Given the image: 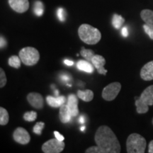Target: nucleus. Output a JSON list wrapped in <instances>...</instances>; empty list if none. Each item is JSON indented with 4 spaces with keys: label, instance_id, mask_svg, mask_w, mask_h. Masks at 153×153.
<instances>
[{
    "label": "nucleus",
    "instance_id": "a878e982",
    "mask_svg": "<svg viewBox=\"0 0 153 153\" xmlns=\"http://www.w3.org/2000/svg\"><path fill=\"white\" fill-rule=\"evenodd\" d=\"M44 126H45V123L43 122H38L34 126L33 128V132L36 135H41L42 133V131H43Z\"/></svg>",
    "mask_w": 153,
    "mask_h": 153
},
{
    "label": "nucleus",
    "instance_id": "bb28decb",
    "mask_svg": "<svg viewBox=\"0 0 153 153\" xmlns=\"http://www.w3.org/2000/svg\"><path fill=\"white\" fill-rule=\"evenodd\" d=\"M7 82V76H6L5 72L4 71L2 68H0V88L4 87Z\"/></svg>",
    "mask_w": 153,
    "mask_h": 153
},
{
    "label": "nucleus",
    "instance_id": "dca6fc26",
    "mask_svg": "<svg viewBox=\"0 0 153 153\" xmlns=\"http://www.w3.org/2000/svg\"><path fill=\"white\" fill-rule=\"evenodd\" d=\"M76 68L80 71L87 72V73H92L94 70L93 65L87 60H79L76 63Z\"/></svg>",
    "mask_w": 153,
    "mask_h": 153
},
{
    "label": "nucleus",
    "instance_id": "f8f14e48",
    "mask_svg": "<svg viewBox=\"0 0 153 153\" xmlns=\"http://www.w3.org/2000/svg\"><path fill=\"white\" fill-rule=\"evenodd\" d=\"M140 76L145 81L153 79V60L145 64L140 70Z\"/></svg>",
    "mask_w": 153,
    "mask_h": 153
},
{
    "label": "nucleus",
    "instance_id": "58836bf2",
    "mask_svg": "<svg viewBox=\"0 0 153 153\" xmlns=\"http://www.w3.org/2000/svg\"><path fill=\"white\" fill-rule=\"evenodd\" d=\"M80 130H81V131H85V126H82L81 128H80Z\"/></svg>",
    "mask_w": 153,
    "mask_h": 153
},
{
    "label": "nucleus",
    "instance_id": "1a4fd4ad",
    "mask_svg": "<svg viewBox=\"0 0 153 153\" xmlns=\"http://www.w3.org/2000/svg\"><path fill=\"white\" fill-rule=\"evenodd\" d=\"M9 6L18 13H24L29 8L28 0H9Z\"/></svg>",
    "mask_w": 153,
    "mask_h": 153
},
{
    "label": "nucleus",
    "instance_id": "393cba45",
    "mask_svg": "<svg viewBox=\"0 0 153 153\" xmlns=\"http://www.w3.org/2000/svg\"><path fill=\"white\" fill-rule=\"evenodd\" d=\"M37 118V113L35 111H28L25 113L24 115V118L26 121L33 122Z\"/></svg>",
    "mask_w": 153,
    "mask_h": 153
},
{
    "label": "nucleus",
    "instance_id": "4c0bfd02",
    "mask_svg": "<svg viewBox=\"0 0 153 153\" xmlns=\"http://www.w3.org/2000/svg\"><path fill=\"white\" fill-rule=\"evenodd\" d=\"M54 93H55V97H58V96H59V91H58V90H57V89H55Z\"/></svg>",
    "mask_w": 153,
    "mask_h": 153
},
{
    "label": "nucleus",
    "instance_id": "4468645a",
    "mask_svg": "<svg viewBox=\"0 0 153 153\" xmlns=\"http://www.w3.org/2000/svg\"><path fill=\"white\" fill-rule=\"evenodd\" d=\"M139 98L148 106H153V85L147 87L143 91Z\"/></svg>",
    "mask_w": 153,
    "mask_h": 153
},
{
    "label": "nucleus",
    "instance_id": "c756f323",
    "mask_svg": "<svg viewBox=\"0 0 153 153\" xmlns=\"http://www.w3.org/2000/svg\"><path fill=\"white\" fill-rule=\"evenodd\" d=\"M143 28H144L145 33L148 35L150 39L153 40V26H149V25L145 24L143 25Z\"/></svg>",
    "mask_w": 153,
    "mask_h": 153
},
{
    "label": "nucleus",
    "instance_id": "9b49d317",
    "mask_svg": "<svg viewBox=\"0 0 153 153\" xmlns=\"http://www.w3.org/2000/svg\"><path fill=\"white\" fill-rule=\"evenodd\" d=\"M67 105L70 110L72 117L77 116L79 114V108H78V99L76 95L70 94L67 99Z\"/></svg>",
    "mask_w": 153,
    "mask_h": 153
},
{
    "label": "nucleus",
    "instance_id": "c9c22d12",
    "mask_svg": "<svg viewBox=\"0 0 153 153\" xmlns=\"http://www.w3.org/2000/svg\"><path fill=\"white\" fill-rule=\"evenodd\" d=\"M64 63L66 65H68V66H72L74 65L73 61L68 60V59H65V60H64Z\"/></svg>",
    "mask_w": 153,
    "mask_h": 153
},
{
    "label": "nucleus",
    "instance_id": "72a5a7b5",
    "mask_svg": "<svg viewBox=\"0 0 153 153\" xmlns=\"http://www.w3.org/2000/svg\"><path fill=\"white\" fill-rule=\"evenodd\" d=\"M121 33H122V35H123V37H125V38L128 36L129 33H128V30L127 27H123V28H122Z\"/></svg>",
    "mask_w": 153,
    "mask_h": 153
},
{
    "label": "nucleus",
    "instance_id": "ea45409f",
    "mask_svg": "<svg viewBox=\"0 0 153 153\" xmlns=\"http://www.w3.org/2000/svg\"><path fill=\"white\" fill-rule=\"evenodd\" d=\"M152 125H153V118H152Z\"/></svg>",
    "mask_w": 153,
    "mask_h": 153
},
{
    "label": "nucleus",
    "instance_id": "f257e3e1",
    "mask_svg": "<svg viewBox=\"0 0 153 153\" xmlns=\"http://www.w3.org/2000/svg\"><path fill=\"white\" fill-rule=\"evenodd\" d=\"M94 140L102 153H119L120 145L112 130L107 126H101L96 132Z\"/></svg>",
    "mask_w": 153,
    "mask_h": 153
},
{
    "label": "nucleus",
    "instance_id": "f704fd0d",
    "mask_svg": "<svg viewBox=\"0 0 153 153\" xmlns=\"http://www.w3.org/2000/svg\"><path fill=\"white\" fill-rule=\"evenodd\" d=\"M148 152L153 153V140H151L148 145Z\"/></svg>",
    "mask_w": 153,
    "mask_h": 153
},
{
    "label": "nucleus",
    "instance_id": "423d86ee",
    "mask_svg": "<svg viewBox=\"0 0 153 153\" xmlns=\"http://www.w3.org/2000/svg\"><path fill=\"white\" fill-rule=\"evenodd\" d=\"M65 144L57 138L51 139L42 145V150L45 153H60L64 150Z\"/></svg>",
    "mask_w": 153,
    "mask_h": 153
},
{
    "label": "nucleus",
    "instance_id": "0eeeda50",
    "mask_svg": "<svg viewBox=\"0 0 153 153\" xmlns=\"http://www.w3.org/2000/svg\"><path fill=\"white\" fill-rule=\"evenodd\" d=\"M13 137L16 143L21 145H26L30 142V137L29 133L24 128L19 127L13 133Z\"/></svg>",
    "mask_w": 153,
    "mask_h": 153
},
{
    "label": "nucleus",
    "instance_id": "b1692460",
    "mask_svg": "<svg viewBox=\"0 0 153 153\" xmlns=\"http://www.w3.org/2000/svg\"><path fill=\"white\" fill-rule=\"evenodd\" d=\"M33 11L36 16H41L43 14L44 7H43V3H42L41 1H36L35 4H34Z\"/></svg>",
    "mask_w": 153,
    "mask_h": 153
},
{
    "label": "nucleus",
    "instance_id": "4be33fe9",
    "mask_svg": "<svg viewBox=\"0 0 153 153\" xmlns=\"http://www.w3.org/2000/svg\"><path fill=\"white\" fill-rule=\"evenodd\" d=\"M80 54L84 58L86 59L87 61L91 63V60H92L93 57L96 55L95 53L92 50L90 49H85V48H82L81 51H80Z\"/></svg>",
    "mask_w": 153,
    "mask_h": 153
},
{
    "label": "nucleus",
    "instance_id": "7ed1b4c3",
    "mask_svg": "<svg viewBox=\"0 0 153 153\" xmlns=\"http://www.w3.org/2000/svg\"><path fill=\"white\" fill-rule=\"evenodd\" d=\"M146 146V140L140 134L132 133L128 137L126 148L128 153H144Z\"/></svg>",
    "mask_w": 153,
    "mask_h": 153
},
{
    "label": "nucleus",
    "instance_id": "c85d7f7f",
    "mask_svg": "<svg viewBox=\"0 0 153 153\" xmlns=\"http://www.w3.org/2000/svg\"><path fill=\"white\" fill-rule=\"evenodd\" d=\"M60 79H61V81L63 82H65L66 85L69 86V87H71L72 85L69 84V82H70L72 81V77L70 76L69 74H66V73H62L60 75Z\"/></svg>",
    "mask_w": 153,
    "mask_h": 153
},
{
    "label": "nucleus",
    "instance_id": "e433bc0d",
    "mask_svg": "<svg viewBox=\"0 0 153 153\" xmlns=\"http://www.w3.org/2000/svg\"><path fill=\"white\" fill-rule=\"evenodd\" d=\"M78 121H79V123H85V116H84L83 115L80 116L79 118V119H78Z\"/></svg>",
    "mask_w": 153,
    "mask_h": 153
},
{
    "label": "nucleus",
    "instance_id": "f03ea898",
    "mask_svg": "<svg viewBox=\"0 0 153 153\" xmlns=\"http://www.w3.org/2000/svg\"><path fill=\"white\" fill-rule=\"evenodd\" d=\"M78 34L80 39L84 43L89 45H95L100 41L101 33L99 30L91 25L82 24L78 29Z\"/></svg>",
    "mask_w": 153,
    "mask_h": 153
},
{
    "label": "nucleus",
    "instance_id": "5701e85b",
    "mask_svg": "<svg viewBox=\"0 0 153 153\" xmlns=\"http://www.w3.org/2000/svg\"><path fill=\"white\" fill-rule=\"evenodd\" d=\"M21 59L19 56H16V55H12L9 58L8 63L9 65L12 67V68L19 69L21 67Z\"/></svg>",
    "mask_w": 153,
    "mask_h": 153
},
{
    "label": "nucleus",
    "instance_id": "2f4dec72",
    "mask_svg": "<svg viewBox=\"0 0 153 153\" xmlns=\"http://www.w3.org/2000/svg\"><path fill=\"white\" fill-rule=\"evenodd\" d=\"M54 133L55 138H57V140H60V141H63V140H64V139H65L64 136H63L62 135H61V134L59 133V132L54 131V133Z\"/></svg>",
    "mask_w": 153,
    "mask_h": 153
},
{
    "label": "nucleus",
    "instance_id": "a211bd4d",
    "mask_svg": "<svg viewBox=\"0 0 153 153\" xmlns=\"http://www.w3.org/2000/svg\"><path fill=\"white\" fill-rule=\"evenodd\" d=\"M77 97L82 101L89 102L91 101L94 99V92L91 90L87 89L85 91L78 90L77 91Z\"/></svg>",
    "mask_w": 153,
    "mask_h": 153
},
{
    "label": "nucleus",
    "instance_id": "6ab92c4d",
    "mask_svg": "<svg viewBox=\"0 0 153 153\" xmlns=\"http://www.w3.org/2000/svg\"><path fill=\"white\" fill-rule=\"evenodd\" d=\"M135 106H136L137 112L140 114H145V113L148 112L149 110L148 105L145 104L143 101H141L139 97H136V100H135Z\"/></svg>",
    "mask_w": 153,
    "mask_h": 153
},
{
    "label": "nucleus",
    "instance_id": "cd10ccee",
    "mask_svg": "<svg viewBox=\"0 0 153 153\" xmlns=\"http://www.w3.org/2000/svg\"><path fill=\"white\" fill-rule=\"evenodd\" d=\"M57 16L60 22H65L66 19V11L63 8H58L57 10Z\"/></svg>",
    "mask_w": 153,
    "mask_h": 153
},
{
    "label": "nucleus",
    "instance_id": "6e6552de",
    "mask_svg": "<svg viewBox=\"0 0 153 153\" xmlns=\"http://www.w3.org/2000/svg\"><path fill=\"white\" fill-rule=\"evenodd\" d=\"M28 103L36 109H41L43 108L44 101L42 95L39 93L31 92L27 96Z\"/></svg>",
    "mask_w": 153,
    "mask_h": 153
},
{
    "label": "nucleus",
    "instance_id": "412c9836",
    "mask_svg": "<svg viewBox=\"0 0 153 153\" xmlns=\"http://www.w3.org/2000/svg\"><path fill=\"white\" fill-rule=\"evenodd\" d=\"M125 22V19L122 17L120 15L114 14L112 18V24L114 27L116 29H119V28L123 26V24Z\"/></svg>",
    "mask_w": 153,
    "mask_h": 153
},
{
    "label": "nucleus",
    "instance_id": "9d476101",
    "mask_svg": "<svg viewBox=\"0 0 153 153\" xmlns=\"http://www.w3.org/2000/svg\"><path fill=\"white\" fill-rule=\"evenodd\" d=\"M91 64L97 69V72L99 74L106 75L107 70L104 68V65L106 64V60L103 56L100 55H95L91 60Z\"/></svg>",
    "mask_w": 153,
    "mask_h": 153
},
{
    "label": "nucleus",
    "instance_id": "2eb2a0df",
    "mask_svg": "<svg viewBox=\"0 0 153 153\" xmlns=\"http://www.w3.org/2000/svg\"><path fill=\"white\" fill-rule=\"evenodd\" d=\"M60 108V119L61 122L63 123H68L71 121L72 116L67 104L62 105Z\"/></svg>",
    "mask_w": 153,
    "mask_h": 153
},
{
    "label": "nucleus",
    "instance_id": "39448f33",
    "mask_svg": "<svg viewBox=\"0 0 153 153\" xmlns=\"http://www.w3.org/2000/svg\"><path fill=\"white\" fill-rule=\"evenodd\" d=\"M121 89V85L119 82H113L105 87L102 91V97L104 100L111 101L116 98Z\"/></svg>",
    "mask_w": 153,
    "mask_h": 153
},
{
    "label": "nucleus",
    "instance_id": "f3484780",
    "mask_svg": "<svg viewBox=\"0 0 153 153\" xmlns=\"http://www.w3.org/2000/svg\"><path fill=\"white\" fill-rule=\"evenodd\" d=\"M140 16L145 24L153 26V11L150 9H144L141 11Z\"/></svg>",
    "mask_w": 153,
    "mask_h": 153
},
{
    "label": "nucleus",
    "instance_id": "aec40b11",
    "mask_svg": "<svg viewBox=\"0 0 153 153\" xmlns=\"http://www.w3.org/2000/svg\"><path fill=\"white\" fill-rule=\"evenodd\" d=\"M9 120V113L7 109L0 106V125L5 126L8 123Z\"/></svg>",
    "mask_w": 153,
    "mask_h": 153
},
{
    "label": "nucleus",
    "instance_id": "ddd939ff",
    "mask_svg": "<svg viewBox=\"0 0 153 153\" xmlns=\"http://www.w3.org/2000/svg\"><path fill=\"white\" fill-rule=\"evenodd\" d=\"M46 101L50 106L53 107V108H58L62 105L66 104L67 99L64 96H58V97L48 96L46 97Z\"/></svg>",
    "mask_w": 153,
    "mask_h": 153
},
{
    "label": "nucleus",
    "instance_id": "20e7f679",
    "mask_svg": "<svg viewBox=\"0 0 153 153\" xmlns=\"http://www.w3.org/2000/svg\"><path fill=\"white\" fill-rule=\"evenodd\" d=\"M19 57L24 65L33 66L38 63L40 59V54L35 48L26 47L19 51Z\"/></svg>",
    "mask_w": 153,
    "mask_h": 153
},
{
    "label": "nucleus",
    "instance_id": "473e14b6",
    "mask_svg": "<svg viewBox=\"0 0 153 153\" xmlns=\"http://www.w3.org/2000/svg\"><path fill=\"white\" fill-rule=\"evenodd\" d=\"M7 45V41L3 36H0V48H4Z\"/></svg>",
    "mask_w": 153,
    "mask_h": 153
},
{
    "label": "nucleus",
    "instance_id": "7c9ffc66",
    "mask_svg": "<svg viewBox=\"0 0 153 153\" xmlns=\"http://www.w3.org/2000/svg\"><path fill=\"white\" fill-rule=\"evenodd\" d=\"M86 153H102V150H101L100 148L97 145V146H92L87 149L85 151Z\"/></svg>",
    "mask_w": 153,
    "mask_h": 153
}]
</instances>
